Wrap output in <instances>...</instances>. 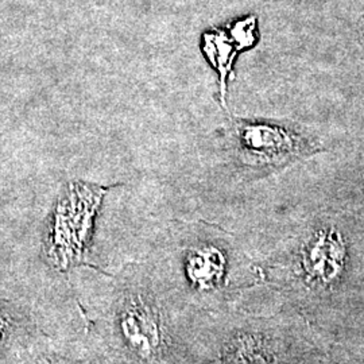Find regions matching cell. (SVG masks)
Listing matches in <instances>:
<instances>
[{
	"label": "cell",
	"mask_w": 364,
	"mask_h": 364,
	"mask_svg": "<svg viewBox=\"0 0 364 364\" xmlns=\"http://www.w3.org/2000/svg\"><path fill=\"white\" fill-rule=\"evenodd\" d=\"M117 336L132 364H168V335L156 297L131 287L117 297L114 313Z\"/></svg>",
	"instance_id": "obj_1"
},
{
	"label": "cell",
	"mask_w": 364,
	"mask_h": 364,
	"mask_svg": "<svg viewBox=\"0 0 364 364\" xmlns=\"http://www.w3.org/2000/svg\"><path fill=\"white\" fill-rule=\"evenodd\" d=\"M230 146L242 165L257 170H281L317 151L312 141L290 126L243 119L232 120Z\"/></svg>",
	"instance_id": "obj_2"
},
{
	"label": "cell",
	"mask_w": 364,
	"mask_h": 364,
	"mask_svg": "<svg viewBox=\"0 0 364 364\" xmlns=\"http://www.w3.org/2000/svg\"><path fill=\"white\" fill-rule=\"evenodd\" d=\"M105 188L73 182L60 198L50 225V252L61 251V259L76 260L87 245L92 220L100 205Z\"/></svg>",
	"instance_id": "obj_3"
},
{
	"label": "cell",
	"mask_w": 364,
	"mask_h": 364,
	"mask_svg": "<svg viewBox=\"0 0 364 364\" xmlns=\"http://www.w3.org/2000/svg\"><path fill=\"white\" fill-rule=\"evenodd\" d=\"M46 335L27 311L0 297V364L37 344Z\"/></svg>",
	"instance_id": "obj_4"
},
{
	"label": "cell",
	"mask_w": 364,
	"mask_h": 364,
	"mask_svg": "<svg viewBox=\"0 0 364 364\" xmlns=\"http://www.w3.org/2000/svg\"><path fill=\"white\" fill-rule=\"evenodd\" d=\"M4 364H88V360L77 347H64L46 336Z\"/></svg>",
	"instance_id": "obj_5"
},
{
	"label": "cell",
	"mask_w": 364,
	"mask_h": 364,
	"mask_svg": "<svg viewBox=\"0 0 364 364\" xmlns=\"http://www.w3.org/2000/svg\"><path fill=\"white\" fill-rule=\"evenodd\" d=\"M338 245L331 235L313 237L302 251V263L306 273L317 279H326L338 262Z\"/></svg>",
	"instance_id": "obj_6"
},
{
	"label": "cell",
	"mask_w": 364,
	"mask_h": 364,
	"mask_svg": "<svg viewBox=\"0 0 364 364\" xmlns=\"http://www.w3.org/2000/svg\"><path fill=\"white\" fill-rule=\"evenodd\" d=\"M224 272V258L215 247L197 250L189 255L188 275L201 287H213Z\"/></svg>",
	"instance_id": "obj_7"
},
{
	"label": "cell",
	"mask_w": 364,
	"mask_h": 364,
	"mask_svg": "<svg viewBox=\"0 0 364 364\" xmlns=\"http://www.w3.org/2000/svg\"><path fill=\"white\" fill-rule=\"evenodd\" d=\"M237 50H242L239 46L232 45L231 39L221 33H216L215 36H208L204 39V52L208 55L209 61L219 70L220 75L221 99L224 100L225 95V84L227 77L231 72L232 63Z\"/></svg>",
	"instance_id": "obj_8"
},
{
	"label": "cell",
	"mask_w": 364,
	"mask_h": 364,
	"mask_svg": "<svg viewBox=\"0 0 364 364\" xmlns=\"http://www.w3.org/2000/svg\"><path fill=\"white\" fill-rule=\"evenodd\" d=\"M225 364H269L259 344L252 338H242L230 355Z\"/></svg>",
	"instance_id": "obj_9"
},
{
	"label": "cell",
	"mask_w": 364,
	"mask_h": 364,
	"mask_svg": "<svg viewBox=\"0 0 364 364\" xmlns=\"http://www.w3.org/2000/svg\"><path fill=\"white\" fill-rule=\"evenodd\" d=\"M85 356L88 364H129V359L114 348L91 347L87 350Z\"/></svg>",
	"instance_id": "obj_10"
}]
</instances>
